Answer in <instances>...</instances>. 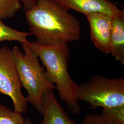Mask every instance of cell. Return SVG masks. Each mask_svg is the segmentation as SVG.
<instances>
[{
  "label": "cell",
  "mask_w": 124,
  "mask_h": 124,
  "mask_svg": "<svg viewBox=\"0 0 124 124\" xmlns=\"http://www.w3.org/2000/svg\"><path fill=\"white\" fill-rule=\"evenodd\" d=\"M20 0H0V19L12 18L21 8Z\"/></svg>",
  "instance_id": "cell-12"
},
{
  "label": "cell",
  "mask_w": 124,
  "mask_h": 124,
  "mask_svg": "<svg viewBox=\"0 0 124 124\" xmlns=\"http://www.w3.org/2000/svg\"><path fill=\"white\" fill-rule=\"evenodd\" d=\"M24 124H34V123L29 119H27L26 120H24Z\"/></svg>",
  "instance_id": "cell-16"
},
{
  "label": "cell",
  "mask_w": 124,
  "mask_h": 124,
  "mask_svg": "<svg viewBox=\"0 0 124 124\" xmlns=\"http://www.w3.org/2000/svg\"><path fill=\"white\" fill-rule=\"evenodd\" d=\"M27 43L41 61L45 76L55 85L60 100L73 113L79 114L81 108L77 98L79 85L72 79L68 71L71 55L68 43L42 46L29 41Z\"/></svg>",
  "instance_id": "cell-2"
},
{
  "label": "cell",
  "mask_w": 124,
  "mask_h": 124,
  "mask_svg": "<svg viewBox=\"0 0 124 124\" xmlns=\"http://www.w3.org/2000/svg\"><path fill=\"white\" fill-rule=\"evenodd\" d=\"M91 37L95 46L105 54H110L113 18L102 13L87 14Z\"/></svg>",
  "instance_id": "cell-6"
},
{
  "label": "cell",
  "mask_w": 124,
  "mask_h": 124,
  "mask_svg": "<svg viewBox=\"0 0 124 124\" xmlns=\"http://www.w3.org/2000/svg\"><path fill=\"white\" fill-rule=\"evenodd\" d=\"M33 35L31 32L18 31L6 25L0 19V42L3 41H17L20 43L28 41L27 37Z\"/></svg>",
  "instance_id": "cell-10"
},
{
  "label": "cell",
  "mask_w": 124,
  "mask_h": 124,
  "mask_svg": "<svg viewBox=\"0 0 124 124\" xmlns=\"http://www.w3.org/2000/svg\"><path fill=\"white\" fill-rule=\"evenodd\" d=\"M78 100L88 102L94 109L124 104V78L108 79L95 75L78 86Z\"/></svg>",
  "instance_id": "cell-4"
},
{
  "label": "cell",
  "mask_w": 124,
  "mask_h": 124,
  "mask_svg": "<svg viewBox=\"0 0 124 124\" xmlns=\"http://www.w3.org/2000/svg\"><path fill=\"white\" fill-rule=\"evenodd\" d=\"M27 42L22 44L24 53L18 46L13 47L12 50L14 61L21 87L28 94L27 102L42 115L43 94L48 90H54L56 86L46 78L44 67L40 64L38 55Z\"/></svg>",
  "instance_id": "cell-3"
},
{
  "label": "cell",
  "mask_w": 124,
  "mask_h": 124,
  "mask_svg": "<svg viewBox=\"0 0 124 124\" xmlns=\"http://www.w3.org/2000/svg\"><path fill=\"white\" fill-rule=\"evenodd\" d=\"M21 85L13 59L12 50L7 46L0 48V93L8 96L13 103V111L24 114L28 102Z\"/></svg>",
  "instance_id": "cell-5"
},
{
  "label": "cell",
  "mask_w": 124,
  "mask_h": 124,
  "mask_svg": "<svg viewBox=\"0 0 124 124\" xmlns=\"http://www.w3.org/2000/svg\"><path fill=\"white\" fill-rule=\"evenodd\" d=\"M53 91L48 90L43 94L42 100L43 118L39 124H77L67 114Z\"/></svg>",
  "instance_id": "cell-8"
},
{
  "label": "cell",
  "mask_w": 124,
  "mask_h": 124,
  "mask_svg": "<svg viewBox=\"0 0 124 124\" xmlns=\"http://www.w3.org/2000/svg\"><path fill=\"white\" fill-rule=\"evenodd\" d=\"M101 115L107 124H124V104L103 108Z\"/></svg>",
  "instance_id": "cell-11"
},
{
  "label": "cell",
  "mask_w": 124,
  "mask_h": 124,
  "mask_svg": "<svg viewBox=\"0 0 124 124\" xmlns=\"http://www.w3.org/2000/svg\"><path fill=\"white\" fill-rule=\"evenodd\" d=\"M22 114L12 111L3 105L0 104V124H24Z\"/></svg>",
  "instance_id": "cell-13"
},
{
  "label": "cell",
  "mask_w": 124,
  "mask_h": 124,
  "mask_svg": "<svg viewBox=\"0 0 124 124\" xmlns=\"http://www.w3.org/2000/svg\"><path fill=\"white\" fill-rule=\"evenodd\" d=\"M25 13L38 44L53 46L80 40V21L55 0H38Z\"/></svg>",
  "instance_id": "cell-1"
},
{
  "label": "cell",
  "mask_w": 124,
  "mask_h": 124,
  "mask_svg": "<svg viewBox=\"0 0 124 124\" xmlns=\"http://www.w3.org/2000/svg\"><path fill=\"white\" fill-rule=\"evenodd\" d=\"M81 124H107L101 115L91 114L85 116Z\"/></svg>",
  "instance_id": "cell-14"
},
{
  "label": "cell",
  "mask_w": 124,
  "mask_h": 124,
  "mask_svg": "<svg viewBox=\"0 0 124 124\" xmlns=\"http://www.w3.org/2000/svg\"><path fill=\"white\" fill-rule=\"evenodd\" d=\"M110 54L124 65V16L113 18Z\"/></svg>",
  "instance_id": "cell-9"
},
{
  "label": "cell",
  "mask_w": 124,
  "mask_h": 124,
  "mask_svg": "<svg viewBox=\"0 0 124 124\" xmlns=\"http://www.w3.org/2000/svg\"><path fill=\"white\" fill-rule=\"evenodd\" d=\"M63 8L84 14L102 13L113 18L124 16V9L119 8L109 0H55Z\"/></svg>",
  "instance_id": "cell-7"
},
{
  "label": "cell",
  "mask_w": 124,
  "mask_h": 124,
  "mask_svg": "<svg viewBox=\"0 0 124 124\" xmlns=\"http://www.w3.org/2000/svg\"><path fill=\"white\" fill-rule=\"evenodd\" d=\"M22 2L25 13L31 9L37 3L38 0H20Z\"/></svg>",
  "instance_id": "cell-15"
}]
</instances>
